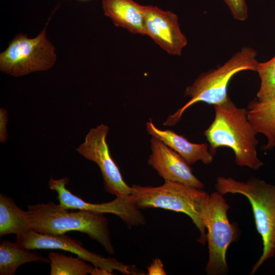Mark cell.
I'll return each mask as SVG.
<instances>
[{"label":"cell","mask_w":275,"mask_h":275,"mask_svg":"<svg viewBox=\"0 0 275 275\" xmlns=\"http://www.w3.org/2000/svg\"><path fill=\"white\" fill-rule=\"evenodd\" d=\"M215 116L204 134L214 155L221 147L231 148L236 163L257 170L263 166L257 155L258 141L247 117L246 108L238 107L229 97L224 103L213 105Z\"/></svg>","instance_id":"6da1fadb"},{"label":"cell","mask_w":275,"mask_h":275,"mask_svg":"<svg viewBox=\"0 0 275 275\" xmlns=\"http://www.w3.org/2000/svg\"><path fill=\"white\" fill-rule=\"evenodd\" d=\"M25 215L29 228L36 232L62 234L78 231L97 241L108 253H115L108 221L102 213L82 210L69 211L50 201L28 206Z\"/></svg>","instance_id":"7a4b0ae2"},{"label":"cell","mask_w":275,"mask_h":275,"mask_svg":"<svg viewBox=\"0 0 275 275\" xmlns=\"http://www.w3.org/2000/svg\"><path fill=\"white\" fill-rule=\"evenodd\" d=\"M215 189L221 194H239L249 201L257 232L262 238V254L252 267L250 274L255 273L267 260L275 256V185L257 178L246 181L219 176Z\"/></svg>","instance_id":"3957f363"},{"label":"cell","mask_w":275,"mask_h":275,"mask_svg":"<svg viewBox=\"0 0 275 275\" xmlns=\"http://www.w3.org/2000/svg\"><path fill=\"white\" fill-rule=\"evenodd\" d=\"M257 56L256 50L250 47H243L223 65L201 74L185 91V95L190 99L170 115L163 125L175 126L184 112L197 102L213 105L225 102L229 97L227 94L229 83L236 74L244 70L256 71L259 63Z\"/></svg>","instance_id":"277c9868"},{"label":"cell","mask_w":275,"mask_h":275,"mask_svg":"<svg viewBox=\"0 0 275 275\" xmlns=\"http://www.w3.org/2000/svg\"><path fill=\"white\" fill-rule=\"evenodd\" d=\"M132 187L133 191L130 198L138 208H162L186 214L200 233L198 241L205 244L207 232L202 215L209 196L208 193L203 189L168 180L159 186L133 185Z\"/></svg>","instance_id":"5b68a950"},{"label":"cell","mask_w":275,"mask_h":275,"mask_svg":"<svg viewBox=\"0 0 275 275\" xmlns=\"http://www.w3.org/2000/svg\"><path fill=\"white\" fill-rule=\"evenodd\" d=\"M223 195L216 191L209 195L203 209L202 219L207 232L209 258L205 270L209 275L227 272L226 256L229 246L239 235L235 223L230 222V208Z\"/></svg>","instance_id":"8992f818"},{"label":"cell","mask_w":275,"mask_h":275,"mask_svg":"<svg viewBox=\"0 0 275 275\" xmlns=\"http://www.w3.org/2000/svg\"><path fill=\"white\" fill-rule=\"evenodd\" d=\"M49 21V20H48ZM46 24L35 38L17 35L8 48L0 54V69L3 72L20 76L52 68L56 60L55 48L46 37Z\"/></svg>","instance_id":"52a82bcc"},{"label":"cell","mask_w":275,"mask_h":275,"mask_svg":"<svg viewBox=\"0 0 275 275\" xmlns=\"http://www.w3.org/2000/svg\"><path fill=\"white\" fill-rule=\"evenodd\" d=\"M16 242L22 248L30 251L56 249L69 252L94 266L105 268L112 273L114 270H117L125 274H140L133 266L124 264L116 259L105 258L91 252L85 249L80 241L65 234H43L30 229L16 235Z\"/></svg>","instance_id":"ba28073f"},{"label":"cell","mask_w":275,"mask_h":275,"mask_svg":"<svg viewBox=\"0 0 275 275\" xmlns=\"http://www.w3.org/2000/svg\"><path fill=\"white\" fill-rule=\"evenodd\" d=\"M109 127L101 124L90 129L84 142L75 150L99 168L105 190L118 197H128L133 191L123 180L121 173L111 156L106 139Z\"/></svg>","instance_id":"9c48e42d"},{"label":"cell","mask_w":275,"mask_h":275,"mask_svg":"<svg viewBox=\"0 0 275 275\" xmlns=\"http://www.w3.org/2000/svg\"><path fill=\"white\" fill-rule=\"evenodd\" d=\"M69 179L64 177L54 179L52 176L48 181L49 188L56 191L59 204L69 209L86 210L99 213H111L118 216L126 224L129 226L144 225L145 218L131 201L130 196L126 197H118L113 201L100 204L90 203L73 194L66 188V185Z\"/></svg>","instance_id":"30bf717a"},{"label":"cell","mask_w":275,"mask_h":275,"mask_svg":"<svg viewBox=\"0 0 275 275\" xmlns=\"http://www.w3.org/2000/svg\"><path fill=\"white\" fill-rule=\"evenodd\" d=\"M145 35L171 55L180 56L187 44L178 16L153 6H143Z\"/></svg>","instance_id":"8fae6325"},{"label":"cell","mask_w":275,"mask_h":275,"mask_svg":"<svg viewBox=\"0 0 275 275\" xmlns=\"http://www.w3.org/2000/svg\"><path fill=\"white\" fill-rule=\"evenodd\" d=\"M151 154L148 159L151 166L164 180L203 189L204 183L193 173L190 165L178 153L158 138L152 136Z\"/></svg>","instance_id":"7c38bea8"},{"label":"cell","mask_w":275,"mask_h":275,"mask_svg":"<svg viewBox=\"0 0 275 275\" xmlns=\"http://www.w3.org/2000/svg\"><path fill=\"white\" fill-rule=\"evenodd\" d=\"M146 129L150 135L162 141L180 155L189 165L198 161L206 164L213 161V155L210 152L206 143H191L172 130L158 128L151 120L146 123Z\"/></svg>","instance_id":"4fadbf2b"},{"label":"cell","mask_w":275,"mask_h":275,"mask_svg":"<svg viewBox=\"0 0 275 275\" xmlns=\"http://www.w3.org/2000/svg\"><path fill=\"white\" fill-rule=\"evenodd\" d=\"M104 14L116 26L131 33L145 35L143 6L133 0H102Z\"/></svg>","instance_id":"5bb4252c"},{"label":"cell","mask_w":275,"mask_h":275,"mask_svg":"<svg viewBox=\"0 0 275 275\" xmlns=\"http://www.w3.org/2000/svg\"><path fill=\"white\" fill-rule=\"evenodd\" d=\"M246 111L248 119L255 130L267 138L262 149L268 150L275 147V97L265 101L252 100Z\"/></svg>","instance_id":"9a60e30c"},{"label":"cell","mask_w":275,"mask_h":275,"mask_svg":"<svg viewBox=\"0 0 275 275\" xmlns=\"http://www.w3.org/2000/svg\"><path fill=\"white\" fill-rule=\"evenodd\" d=\"M31 262H49L48 258L32 253L16 242L4 240L0 244V274L13 275L21 265Z\"/></svg>","instance_id":"2e32d148"},{"label":"cell","mask_w":275,"mask_h":275,"mask_svg":"<svg viewBox=\"0 0 275 275\" xmlns=\"http://www.w3.org/2000/svg\"><path fill=\"white\" fill-rule=\"evenodd\" d=\"M29 228L25 211L20 209L8 196L0 195V236L17 235Z\"/></svg>","instance_id":"e0dca14e"},{"label":"cell","mask_w":275,"mask_h":275,"mask_svg":"<svg viewBox=\"0 0 275 275\" xmlns=\"http://www.w3.org/2000/svg\"><path fill=\"white\" fill-rule=\"evenodd\" d=\"M50 275H86L91 274L93 267L83 259L55 252H50Z\"/></svg>","instance_id":"ac0fdd59"},{"label":"cell","mask_w":275,"mask_h":275,"mask_svg":"<svg viewBox=\"0 0 275 275\" xmlns=\"http://www.w3.org/2000/svg\"><path fill=\"white\" fill-rule=\"evenodd\" d=\"M256 72L260 79L257 99L265 101L275 97V56L267 62H259Z\"/></svg>","instance_id":"d6986e66"},{"label":"cell","mask_w":275,"mask_h":275,"mask_svg":"<svg viewBox=\"0 0 275 275\" xmlns=\"http://www.w3.org/2000/svg\"><path fill=\"white\" fill-rule=\"evenodd\" d=\"M228 6L234 19L244 21L248 17V9L245 0H223Z\"/></svg>","instance_id":"ffe728a7"},{"label":"cell","mask_w":275,"mask_h":275,"mask_svg":"<svg viewBox=\"0 0 275 275\" xmlns=\"http://www.w3.org/2000/svg\"><path fill=\"white\" fill-rule=\"evenodd\" d=\"M8 121L7 111L4 108H0V142L5 143L8 139L7 124Z\"/></svg>","instance_id":"44dd1931"},{"label":"cell","mask_w":275,"mask_h":275,"mask_svg":"<svg viewBox=\"0 0 275 275\" xmlns=\"http://www.w3.org/2000/svg\"><path fill=\"white\" fill-rule=\"evenodd\" d=\"M148 274L149 275H165L166 271L163 269V263L159 258L155 259L152 263L148 266Z\"/></svg>","instance_id":"7402d4cb"},{"label":"cell","mask_w":275,"mask_h":275,"mask_svg":"<svg viewBox=\"0 0 275 275\" xmlns=\"http://www.w3.org/2000/svg\"><path fill=\"white\" fill-rule=\"evenodd\" d=\"M113 273L108 270L97 266H94L91 273L92 275H112Z\"/></svg>","instance_id":"603a6c76"},{"label":"cell","mask_w":275,"mask_h":275,"mask_svg":"<svg viewBox=\"0 0 275 275\" xmlns=\"http://www.w3.org/2000/svg\"><path fill=\"white\" fill-rule=\"evenodd\" d=\"M79 1H87V0H79Z\"/></svg>","instance_id":"cb8c5ba5"},{"label":"cell","mask_w":275,"mask_h":275,"mask_svg":"<svg viewBox=\"0 0 275 275\" xmlns=\"http://www.w3.org/2000/svg\"><path fill=\"white\" fill-rule=\"evenodd\" d=\"M274 274H275V271H274Z\"/></svg>","instance_id":"d4e9b609"}]
</instances>
